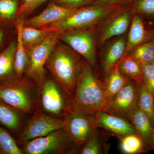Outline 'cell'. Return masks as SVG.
Returning a JSON list of instances; mask_svg holds the SVG:
<instances>
[{
	"mask_svg": "<svg viewBox=\"0 0 154 154\" xmlns=\"http://www.w3.org/2000/svg\"><path fill=\"white\" fill-rule=\"evenodd\" d=\"M92 67L88 63H82L69 110L92 116L103 110L105 99L102 82Z\"/></svg>",
	"mask_w": 154,
	"mask_h": 154,
	"instance_id": "cell-1",
	"label": "cell"
},
{
	"mask_svg": "<svg viewBox=\"0 0 154 154\" xmlns=\"http://www.w3.org/2000/svg\"><path fill=\"white\" fill-rule=\"evenodd\" d=\"M128 54L141 65L152 63L154 62V39L134 48Z\"/></svg>",
	"mask_w": 154,
	"mask_h": 154,
	"instance_id": "cell-25",
	"label": "cell"
},
{
	"mask_svg": "<svg viewBox=\"0 0 154 154\" xmlns=\"http://www.w3.org/2000/svg\"></svg>",
	"mask_w": 154,
	"mask_h": 154,
	"instance_id": "cell-40",
	"label": "cell"
},
{
	"mask_svg": "<svg viewBox=\"0 0 154 154\" xmlns=\"http://www.w3.org/2000/svg\"><path fill=\"white\" fill-rule=\"evenodd\" d=\"M78 9L66 8L53 3L41 14L25 20L24 26L37 28H47L67 18Z\"/></svg>",
	"mask_w": 154,
	"mask_h": 154,
	"instance_id": "cell-13",
	"label": "cell"
},
{
	"mask_svg": "<svg viewBox=\"0 0 154 154\" xmlns=\"http://www.w3.org/2000/svg\"><path fill=\"white\" fill-rule=\"evenodd\" d=\"M25 21L22 19L17 20V49L15 55L14 70L16 78H22L26 74L29 64V58L27 51L25 49L22 37V28Z\"/></svg>",
	"mask_w": 154,
	"mask_h": 154,
	"instance_id": "cell-19",
	"label": "cell"
},
{
	"mask_svg": "<svg viewBox=\"0 0 154 154\" xmlns=\"http://www.w3.org/2000/svg\"><path fill=\"white\" fill-rule=\"evenodd\" d=\"M133 14L149 19L154 18V0H135L131 4Z\"/></svg>",
	"mask_w": 154,
	"mask_h": 154,
	"instance_id": "cell-29",
	"label": "cell"
},
{
	"mask_svg": "<svg viewBox=\"0 0 154 154\" xmlns=\"http://www.w3.org/2000/svg\"><path fill=\"white\" fill-rule=\"evenodd\" d=\"M149 149H154V127Z\"/></svg>",
	"mask_w": 154,
	"mask_h": 154,
	"instance_id": "cell-37",
	"label": "cell"
},
{
	"mask_svg": "<svg viewBox=\"0 0 154 154\" xmlns=\"http://www.w3.org/2000/svg\"><path fill=\"white\" fill-rule=\"evenodd\" d=\"M36 0H22V5L18 11V16L24 15L32 12V9Z\"/></svg>",
	"mask_w": 154,
	"mask_h": 154,
	"instance_id": "cell-33",
	"label": "cell"
},
{
	"mask_svg": "<svg viewBox=\"0 0 154 154\" xmlns=\"http://www.w3.org/2000/svg\"><path fill=\"white\" fill-rule=\"evenodd\" d=\"M82 63L75 53L57 44L46 62L47 68L70 99L74 94Z\"/></svg>",
	"mask_w": 154,
	"mask_h": 154,
	"instance_id": "cell-2",
	"label": "cell"
},
{
	"mask_svg": "<svg viewBox=\"0 0 154 154\" xmlns=\"http://www.w3.org/2000/svg\"><path fill=\"white\" fill-rule=\"evenodd\" d=\"M41 90V103L46 112L54 115L67 113L69 105H66L63 95L57 84L52 80L45 79Z\"/></svg>",
	"mask_w": 154,
	"mask_h": 154,
	"instance_id": "cell-12",
	"label": "cell"
},
{
	"mask_svg": "<svg viewBox=\"0 0 154 154\" xmlns=\"http://www.w3.org/2000/svg\"><path fill=\"white\" fill-rule=\"evenodd\" d=\"M17 0H0V17L11 20L14 18L17 11Z\"/></svg>",
	"mask_w": 154,
	"mask_h": 154,
	"instance_id": "cell-30",
	"label": "cell"
},
{
	"mask_svg": "<svg viewBox=\"0 0 154 154\" xmlns=\"http://www.w3.org/2000/svg\"><path fill=\"white\" fill-rule=\"evenodd\" d=\"M96 126L115 135L119 139L126 135L137 134L132 125L125 119L101 110L95 116Z\"/></svg>",
	"mask_w": 154,
	"mask_h": 154,
	"instance_id": "cell-14",
	"label": "cell"
},
{
	"mask_svg": "<svg viewBox=\"0 0 154 154\" xmlns=\"http://www.w3.org/2000/svg\"><path fill=\"white\" fill-rule=\"evenodd\" d=\"M118 64L119 71L125 77L134 81L138 85L143 83L142 65L131 56L127 54Z\"/></svg>",
	"mask_w": 154,
	"mask_h": 154,
	"instance_id": "cell-21",
	"label": "cell"
},
{
	"mask_svg": "<svg viewBox=\"0 0 154 154\" xmlns=\"http://www.w3.org/2000/svg\"><path fill=\"white\" fill-rule=\"evenodd\" d=\"M128 121L134 127L137 134L142 139L146 149H149L154 126L145 113L137 106L133 110Z\"/></svg>",
	"mask_w": 154,
	"mask_h": 154,
	"instance_id": "cell-17",
	"label": "cell"
},
{
	"mask_svg": "<svg viewBox=\"0 0 154 154\" xmlns=\"http://www.w3.org/2000/svg\"><path fill=\"white\" fill-rule=\"evenodd\" d=\"M137 107L148 116L154 127V96L143 83L138 85Z\"/></svg>",
	"mask_w": 154,
	"mask_h": 154,
	"instance_id": "cell-23",
	"label": "cell"
},
{
	"mask_svg": "<svg viewBox=\"0 0 154 154\" xmlns=\"http://www.w3.org/2000/svg\"><path fill=\"white\" fill-rule=\"evenodd\" d=\"M18 110L0 100V124L12 131H16L20 124Z\"/></svg>",
	"mask_w": 154,
	"mask_h": 154,
	"instance_id": "cell-24",
	"label": "cell"
},
{
	"mask_svg": "<svg viewBox=\"0 0 154 154\" xmlns=\"http://www.w3.org/2000/svg\"><path fill=\"white\" fill-rule=\"evenodd\" d=\"M59 38L85 58L92 67L96 66V44L91 31L86 29L68 30L60 33Z\"/></svg>",
	"mask_w": 154,
	"mask_h": 154,
	"instance_id": "cell-9",
	"label": "cell"
},
{
	"mask_svg": "<svg viewBox=\"0 0 154 154\" xmlns=\"http://www.w3.org/2000/svg\"><path fill=\"white\" fill-rule=\"evenodd\" d=\"M128 80L119 71L118 64L104 75L102 83L105 93V105L126 85Z\"/></svg>",
	"mask_w": 154,
	"mask_h": 154,
	"instance_id": "cell-18",
	"label": "cell"
},
{
	"mask_svg": "<svg viewBox=\"0 0 154 154\" xmlns=\"http://www.w3.org/2000/svg\"><path fill=\"white\" fill-rule=\"evenodd\" d=\"M48 1V0H36V2L34 4V6H33V9H32V11L33 10H35L36 8L38 7V6L41 5L42 4H43V3L45 2L46 1Z\"/></svg>",
	"mask_w": 154,
	"mask_h": 154,
	"instance_id": "cell-36",
	"label": "cell"
},
{
	"mask_svg": "<svg viewBox=\"0 0 154 154\" xmlns=\"http://www.w3.org/2000/svg\"><path fill=\"white\" fill-rule=\"evenodd\" d=\"M96 0H55V3L66 8H79L88 4H92Z\"/></svg>",
	"mask_w": 154,
	"mask_h": 154,
	"instance_id": "cell-32",
	"label": "cell"
},
{
	"mask_svg": "<svg viewBox=\"0 0 154 154\" xmlns=\"http://www.w3.org/2000/svg\"><path fill=\"white\" fill-rule=\"evenodd\" d=\"M16 49L17 42L14 41L0 53V84L14 79L11 77L15 73Z\"/></svg>",
	"mask_w": 154,
	"mask_h": 154,
	"instance_id": "cell-20",
	"label": "cell"
},
{
	"mask_svg": "<svg viewBox=\"0 0 154 154\" xmlns=\"http://www.w3.org/2000/svg\"><path fill=\"white\" fill-rule=\"evenodd\" d=\"M150 19H151V20L149 22H145V25L146 28L147 29L154 32V18Z\"/></svg>",
	"mask_w": 154,
	"mask_h": 154,
	"instance_id": "cell-35",
	"label": "cell"
},
{
	"mask_svg": "<svg viewBox=\"0 0 154 154\" xmlns=\"http://www.w3.org/2000/svg\"><path fill=\"white\" fill-rule=\"evenodd\" d=\"M141 65L143 83L149 91L154 95V68L152 64Z\"/></svg>",
	"mask_w": 154,
	"mask_h": 154,
	"instance_id": "cell-31",
	"label": "cell"
},
{
	"mask_svg": "<svg viewBox=\"0 0 154 154\" xmlns=\"http://www.w3.org/2000/svg\"><path fill=\"white\" fill-rule=\"evenodd\" d=\"M64 125V120L36 113L28 121L21 134V140L25 143L36 138L44 136L54 131L63 128Z\"/></svg>",
	"mask_w": 154,
	"mask_h": 154,
	"instance_id": "cell-11",
	"label": "cell"
},
{
	"mask_svg": "<svg viewBox=\"0 0 154 154\" xmlns=\"http://www.w3.org/2000/svg\"><path fill=\"white\" fill-rule=\"evenodd\" d=\"M107 144L103 141L97 129L82 146L80 153L82 154H100L106 153Z\"/></svg>",
	"mask_w": 154,
	"mask_h": 154,
	"instance_id": "cell-27",
	"label": "cell"
},
{
	"mask_svg": "<svg viewBox=\"0 0 154 154\" xmlns=\"http://www.w3.org/2000/svg\"><path fill=\"white\" fill-rule=\"evenodd\" d=\"M70 143L72 142L62 128L26 142L24 143L23 152L27 154L62 153L67 149Z\"/></svg>",
	"mask_w": 154,
	"mask_h": 154,
	"instance_id": "cell-7",
	"label": "cell"
},
{
	"mask_svg": "<svg viewBox=\"0 0 154 154\" xmlns=\"http://www.w3.org/2000/svg\"><path fill=\"white\" fill-rule=\"evenodd\" d=\"M23 151L5 129L0 126V154H22Z\"/></svg>",
	"mask_w": 154,
	"mask_h": 154,
	"instance_id": "cell-28",
	"label": "cell"
},
{
	"mask_svg": "<svg viewBox=\"0 0 154 154\" xmlns=\"http://www.w3.org/2000/svg\"><path fill=\"white\" fill-rule=\"evenodd\" d=\"M63 120L64 130L72 142L79 146H82L98 128L95 116L68 110Z\"/></svg>",
	"mask_w": 154,
	"mask_h": 154,
	"instance_id": "cell-6",
	"label": "cell"
},
{
	"mask_svg": "<svg viewBox=\"0 0 154 154\" xmlns=\"http://www.w3.org/2000/svg\"><path fill=\"white\" fill-rule=\"evenodd\" d=\"M60 33L53 32L27 50L29 64L25 74L40 89L46 79L45 65L57 44Z\"/></svg>",
	"mask_w": 154,
	"mask_h": 154,
	"instance_id": "cell-5",
	"label": "cell"
},
{
	"mask_svg": "<svg viewBox=\"0 0 154 154\" xmlns=\"http://www.w3.org/2000/svg\"><path fill=\"white\" fill-rule=\"evenodd\" d=\"M152 64L154 68V62H153V63H152Z\"/></svg>",
	"mask_w": 154,
	"mask_h": 154,
	"instance_id": "cell-39",
	"label": "cell"
},
{
	"mask_svg": "<svg viewBox=\"0 0 154 154\" xmlns=\"http://www.w3.org/2000/svg\"><path fill=\"white\" fill-rule=\"evenodd\" d=\"M132 14L131 4L123 6L106 18L99 33L98 45H103L112 37L124 34L129 27Z\"/></svg>",
	"mask_w": 154,
	"mask_h": 154,
	"instance_id": "cell-10",
	"label": "cell"
},
{
	"mask_svg": "<svg viewBox=\"0 0 154 154\" xmlns=\"http://www.w3.org/2000/svg\"><path fill=\"white\" fill-rule=\"evenodd\" d=\"M3 36H4V33L2 30H0V45L2 43V40Z\"/></svg>",
	"mask_w": 154,
	"mask_h": 154,
	"instance_id": "cell-38",
	"label": "cell"
},
{
	"mask_svg": "<svg viewBox=\"0 0 154 154\" xmlns=\"http://www.w3.org/2000/svg\"><path fill=\"white\" fill-rule=\"evenodd\" d=\"M138 96V85L134 81L129 80L102 110L128 120L131 112L137 106Z\"/></svg>",
	"mask_w": 154,
	"mask_h": 154,
	"instance_id": "cell-8",
	"label": "cell"
},
{
	"mask_svg": "<svg viewBox=\"0 0 154 154\" xmlns=\"http://www.w3.org/2000/svg\"><path fill=\"white\" fill-rule=\"evenodd\" d=\"M123 6L92 4L91 6L79 8L67 18L47 28L55 29L60 33L68 30L85 29L103 22Z\"/></svg>",
	"mask_w": 154,
	"mask_h": 154,
	"instance_id": "cell-3",
	"label": "cell"
},
{
	"mask_svg": "<svg viewBox=\"0 0 154 154\" xmlns=\"http://www.w3.org/2000/svg\"><path fill=\"white\" fill-rule=\"evenodd\" d=\"M120 140V148L125 154H137L146 149L142 139L137 134L126 135Z\"/></svg>",
	"mask_w": 154,
	"mask_h": 154,
	"instance_id": "cell-26",
	"label": "cell"
},
{
	"mask_svg": "<svg viewBox=\"0 0 154 154\" xmlns=\"http://www.w3.org/2000/svg\"><path fill=\"white\" fill-rule=\"evenodd\" d=\"M55 31H58L50 28H37L24 26L22 28V37L25 49L27 51L30 47Z\"/></svg>",
	"mask_w": 154,
	"mask_h": 154,
	"instance_id": "cell-22",
	"label": "cell"
},
{
	"mask_svg": "<svg viewBox=\"0 0 154 154\" xmlns=\"http://www.w3.org/2000/svg\"><path fill=\"white\" fill-rule=\"evenodd\" d=\"M126 41L124 37L115 39L109 45L102 57V72L104 75L119 63L124 56Z\"/></svg>",
	"mask_w": 154,
	"mask_h": 154,
	"instance_id": "cell-16",
	"label": "cell"
},
{
	"mask_svg": "<svg viewBox=\"0 0 154 154\" xmlns=\"http://www.w3.org/2000/svg\"><path fill=\"white\" fill-rule=\"evenodd\" d=\"M135 0H96L92 4L117 5L125 6L131 5Z\"/></svg>",
	"mask_w": 154,
	"mask_h": 154,
	"instance_id": "cell-34",
	"label": "cell"
},
{
	"mask_svg": "<svg viewBox=\"0 0 154 154\" xmlns=\"http://www.w3.org/2000/svg\"><path fill=\"white\" fill-rule=\"evenodd\" d=\"M33 84L22 78L0 84V100L18 111L31 113L36 105Z\"/></svg>",
	"mask_w": 154,
	"mask_h": 154,
	"instance_id": "cell-4",
	"label": "cell"
},
{
	"mask_svg": "<svg viewBox=\"0 0 154 154\" xmlns=\"http://www.w3.org/2000/svg\"><path fill=\"white\" fill-rule=\"evenodd\" d=\"M154 39V32L146 28L141 16L134 14L123 57L134 48ZM122 57V58H123Z\"/></svg>",
	"mask_w": 154,
	"mask_h": 154,
	"instance_id": "cell-15",
	"label": "cell"
}]
</instances>
